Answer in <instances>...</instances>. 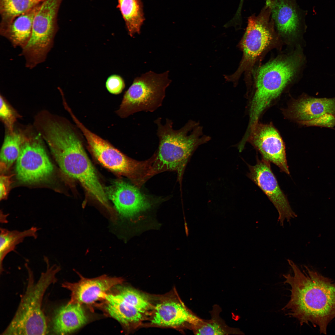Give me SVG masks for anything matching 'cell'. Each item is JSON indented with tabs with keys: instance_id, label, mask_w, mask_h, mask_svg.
<instances>
[{
	"instance_id": "3957f363",
	"label": "cell",
	"mask_w": 335,
	"mask_h": 335,
	"mask_svg": "<svg viewBox=\"0 0 335 335\" xmlns=\"http://www.w3.org/2000/svg\"><path fill=\"white\" fill-rule=\"evenodd\" d=\"M154 123L157 126L159 145L152 165L154 175L166 171H175L181 181L192 154L199 146L207 143L211 138L203 134L202 127L198 122L192 120L177 130L173 129V122L169 118H166L164 124L160 117Z\"/></svg>"
},
{
	"instance_id": "5bb4252c",
	"label": "cell",
	"mask_w": 335,
	"mask_h": 335,
	"mask_svg": "<svg viewBox=\"0 0 335 335\" xmlns=\"http://www.w3.org/2000/svg\"><path fill=\"white\" fill-rule=\"evenodd\" d=\"M79 275L80 279L78 282H65L62 284V287L71 292V298L68 304L91 305L97 301L103 300L109 290L123 281L122 278L110 277L105 275L92 279Z\"/></svg>"
},
{
	"instance_id": "9c48e42d",
	"label": "cell",
	"mask_w": 335,
	"mask_h": 335,
	"mask_svg": "<svg viewBox=\"0 0 335 335\" xmlns=\"http://www.w3.org/2000/svg\"><path fill=\"white\" fill-rule=\"evenodd\" d=\"M270 0L257 15L248 18V25L241 41L243 56L238 68L226 80L236 83L242 74L249 70L256 60L270 46L273 39L274 23L271 18Z\"/></svg>"
},
{
	"instance_id": "ffe728a7",
	"label": "cell",
	"mask_w": 335,
	"mask_h": 335,
	"mask_svg": "<svg viewBox=\"0 0 335 335\" xmlns=\"http://www.w3.org/2000/svg\"><path fill=\"white\" fill-rule=\"evenodd\" d=\"M42 3L16 17L0 31V35L7 39L13 47L22 49L28 43L31 36L34 17Z\"/></svg>"
},
{
	"instance_id": "484cf974",
	"label": "cell",
	"mask_w": 335,
	"mask_h": 335,
	"mask_svg": "<svg viewBox=\"0 0 335 335\" xmlns=\"http://www.w3.org/2000/svg\"><path fill=\"white\" fill-rule=\"evenodd\" d=\"M195 334L200 335H222L231 333L221 320L214 317L209 320L200 319L192 327Z\"/></svg>"
},
{
	"instance_id": "8992f818",
	"label": "cell",
	"mask_w": 335,
	"mask_h": 335,
	"mask_svg": "<svg viewBox=\"0 0 335 335\" xmlns=\"http://www.w3.org/2000/svg\"><path fill=\"white\" fill-rule=\"evenodd\" d=\"M73 120L85 136L90 150L104 167L127 177L138 187L153 176L152 157L144 161L130 158L107 141L88 129L76 117Z\"/></svg>"
},
{
	"instance_id": "7402d4cb",
	"label": "cell",
	"mask_w": 335,
	"mask_h": 335,
	"mask_svg": "<svg viewBox=\"0 0 335 335\" xmlns=\"http://www.w3.org/2000/svg\"><path fill=\"white\" fill-rule=\"evenodd\" d=\"M117 7L120 11L128 31L132 37L139 34L145 18L141 0H118Z\"/></svg>"
},
{
	"instance_id": "e0dca14e",
	"label": "cell",
	"mask_w": 335,
	"mask_h": 335,
	"mask_svg": "<svg viewBox=\"0 0 335 335\" xmlns=\"http://www.w3.org/2000/svg\"><path fill=\"white\" fill-rule=\"evenodd\" d=\"M271 18L282 36L292 38L298 35L302 22L296 0H270Z\"/></svg>"
},
{
	"instance_id": "83f0119b",
	"label": "cell",
	"mask_w": 335,
	"mask_h": 335,
	"mask_svg": "<svg viewBox=\"0 0 335 335\" xmlns=\"http://www.w3.org/2000/svg\"><path fill=\"white\" fill-rule=\"evenodd\" d=\"M298 123L307 127L316 126L333 129L335 126V116L326 114L314 119Z\"/></svg>"
},
{
	"instance_id": "5b68a950",
	"label": "cell",
	"mask_w": 335,
	"mask_h": 335,
	"mask_svg": "<svg viewBox=\"0 0 335 335\" xmlns=\"http://www.w3.org/2000/svg\"><path fill=\"white\" fill-rule=\"evenodd\" d=\"M304 60L301 53H295L274 60L259 69L250 104L249 125L258 123L263 111L292 79Z\"/></svg>"
},
{
	"instance_id": "d4e9b609",
	"label": "cell",
	"mask_w": 335,
	"mask_h": 335,
	"mask_svg": "<svg viewBox=\"0 0 335 335\" xmlns=\"http://www.w3.org/2000/svg\"><path fill=\"white\" fill-rule=\"evenodd\" d=\"M121 284L115 286L114 289L124 300L147 317L153 308L150 297L133 288Z\"/></svg>"
},
{
	"instance_id": "44dd1931",
	"label": "cell",
	"mask_w": 335,
	"mask_h": 335,
	"mask_svg": "<svg viewBox=\"0 0 335 335\" xmlns=\"http://www.w3.org/2000/svg\"><path fill=\"white\" fill-rule=\"evenodd\" d=\"M39 229L32 226L23 231L16 230H9L0 228V272L4 271L3 263L6 256L15 250L16 246L22 243L27 237L36 239Z\"/></svg>"
},
{
	"instance_id": "2e32d148",
	"label": "cell",
	"mask_w": 335,
	"mask_h": 335,
	"mask_svg": "<svg viewBox=\"0 0 335 335\" xmlns=\"http://www.w3.org/2000/svg\"><path fill=\"white\" fill-rule=\"evenodd\" d=\"M113 290L109 291L102 302L96 303L95 306L105 315L114 318L127 328L135 329L141 325L147 316Z\"/></svg>"
},
{
	"instance_id": "9a60e30c",
	"label": "cell",
	"mask_w": 335,
	"mask_h": 335,
	"mask_svg": "<svg viewBox=\"0 0 335 335\" xmlns=\"http://www.w3.org/2000/svg\"><path fill=\"white\" fill-rule=\"evenodd\" d=\"M105 191L107 197L124 217L132 218L150 207L147 198L136 186L123 181L113 182Z\"/></svg>"
},
{
	"instance_id": "ba28073f",
	"label": "cell",
	"mask_w": 335,
	"mask_h": 335,
	"mask_svg": "<svg viewBox=\"0 0 335 335\" xmlns=\"http://www.w3.org/2000/svg\"><path fill=\"white\" fill-rule=\"evenodd\" d=\"M63 0H44L34 17L32 34L20 55L32 69L46 60L58 30L57 16Z\"/></svg>"
},
{
	"instance_id": "7c38bea8",
	"label": "cell",
	"mask_w": 335,
	"mask_h": 335,
	"mask_svg": "<svg viewBox=\"0 0 335 335\" xmlns=\"http://www.w3.org/2000/svg\"><path fill=\"white\" fill-rule=\"evenodd\" d=\"M159 297L154 304L146 320L151 326L179 328L192 327L200 320L186 308L176 293Z\"/></svg>"
},
{
	"instance_id": "8fae6325",
	"label": "cell",
	"mask_w": 335,
	"mask_h": 335,
	"mask_svg": "<svg viewBox=\"0 0 335 335\" xmlns=\"http://www.w3.org/2000/svg\"><path fill=\"white\" fill-rule=\"evenodd\" d=\"M248 166L249 172L247 176L260 188L273 204L279 213L278 222L283 227L285 220L290 222L297 215L280 188L271 170L270 162L257 158L255 165L248 164Z\"/></svg>"
},
{
	"instance_id": "ac0fdd59",
	"label": "cell",
	"mask_w": 335,
	"mask_h": 335,
	"mask_svg": "<svg viewBox=\"0 0 335 335\" xmlns=\"http://www.w3.org/2000/svg\"><path fill=\"white\" fill-rule=\"evenodd\" d=\"M285 113L288 118L298 123L326 114L335 116V97L316 98L304 95L292 102Z\"/></svg>"
},
{
	"instance_id": "30bf717a",
	"label": "cell",
	"mask_w": 335,
	"mask_h": 335,
	"mask_svg": "<svg viewBox=\"0 0 335 335\" xmlns=\"http://www.w3.org/2000/svg\"><path fill=\"white\" fill-rule=\"evenodd\" d=\"M23 134L24 141L17 159L16 172L23 182L33 183L43 181L52 174L53 167L38 135Z\"/></svg>"
},
{
	"instance_id": "cb8c5ba5",
	"label": "cell",
	"mask_w": 335,
	"mask_h": 335,
	"mask_svg": "<svg viewBox=\"0 0 335 335\" xmlns=\"http://www.w3.org/2000/svg\"><path fill=\"white\" fill-rule=\"evenodd\" d=\"M24 141L23 134L14 131L5 136L0 155L1 169H9L17 159Z\"/></svg>"
},
{
	"instance_id": "f546056e",
	"label": "cell",
	"mask_w": 335,
	"mask_h": 335,
	"mask_svg": "<svg viewBox=\"0 0 335 335\" xmlns=\"http://www.w3.org/2000/svg\"><path fill=\"white\" fill-rule=\"evenodd\" d=\"M10 176L2 175L0 178V199H4L6 196L10 184Z\"/></svg>"
},
{
	"instance_id": "4fadbf2b",
	"label": "cell",
	"mask_w": 335,
	"mask_h": 335,
	"mask_svg": "<svg viewBox=\"0 0 335 335\" xmlns=\"http://www.w3.org/2000/svg\"><path fill=\"white\" fill-rule=\"evenodd\" d=\"M246 135L244 142L248 141L261 154L262 159L276 165L281 171L289 174L284 144L272 124L258 122Z\"/></svg>"
},
{
	"instance_id": "277c9868",
	"label": "cell",
	"mask_w": 335,
	"mask_h": 335,
	"mask_svg": "<svg viewBox=\"0 0 335 335\" xmlns=\"http://www.w3.org/2000/svg\"><path fill=\"white\" fill-rule=\"evenodd\" d=\"M44 259L46 269L37 282L32 270L27 264H25L28 274L26 290L12 319L1 334L46 335L49 333L42 309V300L48 288L57 282L56 275L61 268L56 264L51 266L47 257L44 256Z\"/></svg>"
},
{
	"instance_id": "4dcf8cb0",
	"label": "cell",
	"mask_w": 335,
	"mask_h": 335,
	"mask_svg": "<svg viewBox=\"0 0 335 335\" xmlns=\"http://www.w3.org/2000/svg\"><path fill=\"white\" fill-rule=\"evenodd\" d=\"M241 3H242V2L243 1V0H241Z\"/></svg>"
},
{
	"instance_id": "4316f807",
	"label": "cell",
	"mask_w": 335,
	"mask_h": 335,
	"mask_svg": "<svg viewBox=\"0 0 335 335\" xmlns=\"http://www.w3.org/2000/svg\"><path fill=\"white\" fill-rule=\"evenodd\" d=\"M0 100L1 119L7 128L8 133H12L14 131V125L16 119L17 114L1 95Z\"/></svg>"
},
{
	"instance_id": "603a6c76",
	"label": "cell",
	"mask_w": 335,
	"mask_h": 335,
	"mask_svg": "<svg viewBox=\"0 0 335 335\" xmlns=\"http://www.w3.org/2000/svg\"><path fill=\"white\" fill-rule=\"evenodd\" d=\"M44 0H0V31L16 17L31 9Z\"/></svg>"
},
{
	"instance_id": "f1b7e54d",
	"label": "cell",
	"mask_w": 335,
	"mask_h": 335,
	"mask_svg": "<svg viewBox=\"0 0 335 335\" xmlns=\"http://www.w3.org/2000/svg\"><path fill=\"white\" fill-rule=\"evenodd\" d=\"M105 86L110 93L117 95L122 92L125 87V84L123 79L120 76L113 75L107 78Z\"/></svg>"
},
{
	"instance_id": "7a4b0ae2",
	"label": "cell",
	"mask_w": 335,
	"mask_h": 335,
	"mask_svg": "<svg viewBox=\"0 0 335 335\" xmlns=\"http://www.w3.org/2000/svg\"><path fill=\"white\" fill-rule=\"evenodd\" d=\"M41 136L62 171L78 181L92 197L107 208V197L76 130L66 120L54 121Z\"/></svg>"
},
{
	"instance_id": "6da1fadb",
	"label": "cell",
	"mask_w": 335,
	"mask_h": 335,
	"mask_svg": "<svg viewBox=\"0 0 335 335\" xmlns=\"http://www.w3.org/2000/svg\"><path fill=\"white\" fill-rule=\"evenodd\" d=\"M287 261L293 274L283 275L291 293L283 310L301 325L310 323L326 334L328 324L335 319V283L306 266L302 271L292 260Z\"/></svg>"
},
{
	"instance_id": "52a82bcc",
	"label": "cell",
	"mask_w": 335,
	"mask_h": 335,
	"mask_svg": "<svg viewBox=\"0 0 335 335\" xmlns=\"http://www.w3.org/2000/svg\"><path fill=\"white\" fill-rule=\"evenodd\" d=\"M168 73L150 71L136 78L125 92L117 114L125 118L140 111L153 112L161 106L171 82Z\"/></svg>"
},
{
	"instance_id": "d6986e66",
	"label": "cell",
	"mask_w": 335,
	"mask_h": 335,
	"mask_svg": "<svg viewBox=\"0 0 335 335\" xmlns=\"http://www.w3.org/2000/svg\"><path fill=\"white\" fill-rule=\"evenodd\" d=\"M87 320L82 305L67 304L55 311L51 322L52 332L57 335L69 333L84 325Z\"/></svg>"
}]
</instances>
